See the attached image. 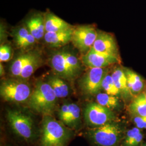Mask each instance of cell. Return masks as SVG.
Listing matches in <instances>:
<instances>
[{"label":"cell","instance_id":"cell-1","mask_svg":"<svg viewBox=\"0 0 146 146\" xmlns=\"http://www.w3.org/2000/svg\"><path fill=\"white\" fill-rule=\"evenodd\" d=\"M125 131L123 127L113 121L92 128L88 131V135L96 146H118L123 140Z\"/></svg>","mask_w":146,"mask_h":146},{"label":"cell","instance_id":"cell-2","mask_svg":"<svg viewBox=\"0 0 146 146\" xmlns=\"http://www.w3.org/2000/svg\"><path fill=\"white\" fill-rule=\"evenodd\" d=\"M57 97L48 82H39L31 92L29 104L32 110L44 115H50L55 108Z\"/></svg>","mask_w":146,"mask_h":146},{"label":"cell","instance_id":"cell-3","mask_svg":"<svg viewBox=\"0 0 146 146\" xmlns=\"http://www.w3.org/2000/svg\"><path fill=\"white\" fill-rule=\"evenodd\" d=\"M42 146H64L70 137L68 130L50 115H44L42 121Z\"/></svg>","mask_w":146,"mask_h":146},{"label":"cell","instance_id":"cell-4","mask_svg":"<svg viewBox=\"0 0 146 146\" xmlns=\"http://www.w3.org/2000/svg\"><path fill=\"white\" fill-rule=\"evenodd\" d=\"M31 92L30 86L23 81L7 80L1 84V96L7 101L24 102L29 99Z\"/></svg>","mask_w":146,"mask_h":146},{"label":"cell","instance_id":"cell-5","mask_svg":"<svg viewBox=\"0 0 146 146\" xmlns=\"http://www.w3.org/2000/svg\"><path fill=\"white\" fill-rule=\"evenodd\" d=\"M7 118L11 128L16 134L27 141L33 137L34 125L31 116L18 110H9Z\"/></svg>","mask_w":146,"mask_h":146},{"label":"cell","instance_id":"cell-6","mask_svg":"<svg viewBox=\"0 0 146 146\" xmlns=\"http://www.w3.org/2000/svg\"><path fill=\"white\" fill-rule=\"evenodd\" d=\"M84 119L92 128L99 127L114 121L115 116L112 110L102 106L97 102L87 104L84 110Z\"/></svg>","mask_w":146,"mask_h":146},{"label":"cell","instance_id":"cell-7","mask_svg":"<svg viewBox=\"0 0 146 146\" xmlns=\"http://www.w3.org/2000/svg\"><path fill=\"white\" fill-rule=\"evenodd\" d=\"M108 73L107 68H89L80 82V88L86 95H96L102 89V81Z\"/></svg>","mask_w":146,"mask_h":146},{"label":"cell","instance_id":"cell-8","mask_svg":"<svg viewBox=\"0 0 146 146\" xmlns=\"http://www.w3.org/2000/svg\"><path fill=\"white\" fill-rule=\"evenodd\" d=\"M98 31L91 25H85L74 28L72 41L81 52H88L92 48L98 36Z\"/></svg>","mask_w":146,"mask_h":146},{"label":"cell","instance_id":"cell-9","mask_svg":"<svg viewBox=\"0 0 146 146\" xmlns=\"http://www.w3.org/2000/svg\"><path fill=\"white\" fill-rule=\"evenodd\" d=\"M98 52H101L120 59L119 48L115 37L110 33L99 31L98 36L92 48Z\"/></svg>","mask_w":146,"mask_h":146},{"label":"cell","instance_id":"cell-10","mask_svg":"<svg viewBox=\"0 0 146 146\" xmlns=\"http://www.w3.org/2000/svg\"><path fill=\"white\" fill-rule=\"evenodd\" d=\"M82 62L89 68H107L112 64L120 63V59L90 49L82 58Z\"/></svg>","mask_w":146,"mask_h":146},{"label":"cell","instance_id":"cell-11","mask_svg":"<svg viewBox=\"0 0 146 146\" xmlns=\"http://www.w3.org/2000/svg\"><path fill=\"white\" fill-rule=\"evenodd\" d=\"M50 64L54 72L61 78L72 80L77 75L68 66L64 57V50L54 53L50 59Z\"/></svg>","mask_w":146,"mask_h":146},{"label":"cell","instance_id":"cell-12","mask_svg":"<svg viewBox=\"0 0 146 146\" xmlns=\"http://www.w3.org/2000/svg\"><path fill=\"white\" fill-rule=\"evenodd\" d=\"M73 30L74 28H70L62 31L46 32L44 36V41L50 47H62L72 41Z\"/></svg>","mask_w":146,"mask_h":146},{"label":"cell","instance_id":"cell-13","mask_svg":"<svg viewBox=\"0 0 146 146\" xmlns=\"http://www.w3.org/2000/svg\"><path fill=\"white\" fill-rule=\"evenodd\" d=\"M127 78V84L133 96H136L143 92L146 88L145 81L141 76L133 70L123 68Z\"/></svg>","mask_w":146,"mask_h":146},{"label":"cell","instance_id":"cell-14","mask_svg":"<svg viewBox=\"0 0 146 146\" xmlns=\"http://www.w3.org/2000/svg\"><path fill=\"white\" fill-rule=\"evenodd\" d=\"M111 75L116 87L120 90L122 98L127 100L133 97L127 86V78L123 68L121 67H115Z\"/></svg>","mask_w":146,"mask_h":146},{"label":"cell","instance_id":"cell-15","mask_svg":"<svg viewBox=\"0 0 146 146\" xmlns=\"http://www.w3.org/2000/svg\"><path fill=\"white\" fill-rule=\"evenodd\" d=\"M26 27L36 40H40L46 33L44 17L40 14L34 16L27 22Z\"/></svg>","mask_w":146,"mask_h":146},{"label":"cell","instance_id":"cell-16","mask_svg":"<svg viewBox=\"0 0 146 146\" xmlns=\"http://www.w3.org/2000/svg\"><path fill=\"white\" fill-rule=\"evenodd\" d=\"M44 20L45 30L47 33L62 31L72 28L67 22L50 13L45 15Z\"/></svg>","mask_w":146,"mask_h":146},{"label":"cell","instance_id":"cell-17","mask_svg":"<svg viewBox=\"0 0 146 146\" xmlns=\"http://www.w3.org/2000/svg\"><path fill=\"white\" fill-rule=\"evenodd\" d=\"M128 110L131 117L146 116V99L143 92L134 97Z\"/></svg>","mask_w":146,"mask_h":146},{"label":"cell","instance_id":"cell-18","mask_svg":"<svg viewBox=\"0 0 146 146\" xmlns=\"http://www.w3.org/2000/svg\"><path fill=\"white\" fill-rule=\"evenodd\" d=\"M143 140V134L141 129L133 127L125 131L121 146H141Z\"/></svg>","mask_w":146,"mask_h":146},{"label":"cell","instance_id":"cell-19","mask_svg":"<svg viewBox=\"0 0 146 146\" xmlns=\"http://www.w3.org/2000/svg\"><path fill=\"white\" fill-rule=\"evenodd\" d=\"M48 83L52 87L58 99L68 96L69 93V87L61 78L58 75L50 76L48 78Z\"/></svg>","mask_w":146,"mask_h":146},{"label":"cell","instance_id":"cell-20","mask_svg":"<svg viewBox=\"0 0 146 146\" xmlns=\"http://www.w3.org/2000/svg\"><path fill=\"white\" fill-rule=\"evenodd\" d=\"M41 62L42 59L41 55L35 51L32 57L23 68L19 78L23 79L29 78L41 66Z\"/></svg>","mask_w":146,"mask_h":146},{"label":"cell","instance_id":"cell-21","mask_svg":"<svg viewBox=\"0 0 146 146\" xmlns=\"http://www.w3.org/2000/svg\"><path fill=\"white\" fill-rule=\"evenodd\" d=\"M35 51L23 53L18 56L11 64L10 71L11 75L19 78L21 72L27 63L31 59Z\"/></svg>","mask_w":146,"mask_h":146},{"label":"cell","instance_id":"cell-22","mask_svg":"<svg viewBox=\"0 0 146 146\" xmlns=\"http://www.w3.org/2000/svg\"><path fill=\"white\" fill-rule=\"evenodd\" d=\"M96 100L98 104L111 110L118 109L121 106L119 98L106 93H98L96 95Z\"/></svg>","mask_w":146,"mask_h":146},{"label":"cell","instance_id":"cell-23","mask_svg":"<svg viewBox=\"0 0 146 146\" xmlns=\"http://www.w3.org/2000/svg\"><path fill=\"white\" fill-rule=\"evenodd\" d=\"M70 111L64 125L73 128H76L80 119V108L76 104H69Z\"/></svg>","mask_w":146,"mask_h":146},{"label":"cell","instance_id":"cell-24","mask_svg":"<svg viewBox=\"0 0 146 146\" xmlns=\"http://www.w3.org/2000/svg\"><path fill=\"white\" fill-rule=\"evenodd\" d=\"M102 89L107 94L122 98L120 90L116 87L111 74L108 73L104 77L102 83Z\"/></svg>","mask_w":146,"mask_h":146},{"label":"cell","instance_id":"cell-25","mask_svg":"<svg viewBox=\"0 0 146 146\" xmlns=\"http://www.w3.org/2000/svg\"><path fill=\"white\" fill-rule=\"evenodd\" d=\"M64 54L68 66L78 75L81 69V66L78 58L75 55L66 51H64Z\"/></svg>","mask_w":146,"mask_h":146},{"label":"cell","instance_id":"cell-26","mask_svg":"<svg viewBox=\"0 0 146 146\" xmlns=\"http://www.w3.org/2000/svg\"><path fill=\"white\" fill-rule=\"evenodd\" d=\"M13 56V50L8 44H3L0 47V61L7 62L11 60Z\"/></svg>","mask_w":146,"mask_h":146},{"label":"cell","instance_id":"cell-27","mask_svg":"<svg viewBox=\"0 0 146 146\" xmlns=\"http://www.w3.org/2000/svg\"><path fill=\"white\" fill-rule=\"evenodd\" d=\"M29 34L30 33L26 27H21L16 30L14 34L16 44L25 39Z\"/></svg>","mask_w":146,"mask_h":146},{"label":"cell","instance_id":"cell-28","mask_svg":"<svg viewBox=\"0 0 146 146\" xmlns=\"http://www.w3.org/2000/svg\"><path fill=\"white\" fill-rule=\"evenodd\" d=\"M69 104H63L59 109L58 112V116L60 120H61L64 124L67 119L68 115L69 114Z\"/></svg>","mask_w":146,"mask_h":146},{"label":"cell","instance_id":"cell-29","mask_svg":"<svg viewBox=\"0 0 146 146\" xmlns=\"http://www.w3.org/2000/svg\"><path fill=\"white\" fill-rule=\"evenodd\" d=\"M136 127L140 129H146V116L131 117Z\"/></svg>","mask_w":146,"mask_h":146},{"label":"cell","instance_id":"cell-30","mask_svg":"<svg viewBox=\"0 0 146 146\" xmlns=\"http://www.w3.org/2000/svg\"><path fill=\"white\" fill-rule=\"evenodd\" d=\"M35 41L36 39L30 33L25 39H23L22 41L17 44V45L20 48H25L33 45L35 43Z\"/></svg>","mask_w":146,"mask_h":146},{"label":"cell","instance_id":"cell-31","mask_svg":"<svg viewBox=\"0 0 146 146\" xmlns=\"http://www.w3.org/2000/svg\"><path fill=\"white\" fill-rule=\"evenodd\" d=\"M0 74H1V76L5 74V70H4L3 67L1 63L0 64Z\"/></svg>","mask_w":146,"mask_h":146},{"label":"cell","instance_id":"cell-32","mask_svg":"<svg viewBox=\"0 0 146 146\" xmlns=\"http://www.w3.org/2000/svg\"><path fill=\"white\" fill-rule=\"evenodd\" d=\"M141 146H146V142H144V143H142Z\"/></svg>","mask_w":146,"mask_h":146},{"label":"cell","instance_id":"cell-33","mask_svg":"<svg viewBox=\"0 0 146 146\" xmlns=\"http://www.w3.org/2000/svg\"><path fill=\"white\" fill-rule=\"evenodd\" d=\"M143 92L144 93V94H145V97H146V87L145 88V90H144V91H143Z\"/></svg>","mask_w":146,"mask_h":146}]
</instances>
